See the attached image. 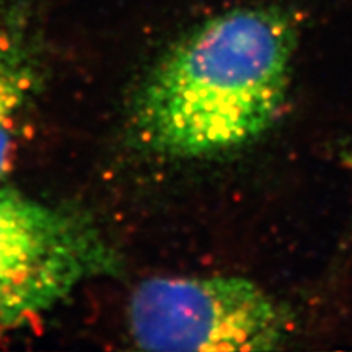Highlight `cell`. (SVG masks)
<instances>
[{
	"instance_id": "1",
	"label": "cell",
	"mask_w": 352,
	"mask_h": 352,
	"mask_svg": "<svg viewBox=\"0 0 352 352\" xmlns=\"http://www.w3.org/2000/svg\"><path fill=\"white\" fill-rule=\"evenodd\" d=\"M297 25L277 6L220 12L178 39L139 88L131 131L145 152L199 160L240 151L274 126Z\"/></svg>"
},
{
	"instance_id": "2",
	"label": "cell",
	"mask_w": 352,
	"mask_h": 352,
	"mask_svg": "<svg viewBox=\"0 0 352 352\" xmlns=\"http://www.w3.org/2000/svg\"><path fill=\"white\" fill-rule=\"evenodd\" d=\"M121 259L87 210L0 186V334L38 323Z\"/></svg>"
},
{
	"instance_id": "3",
	"label": "cell",
	"mask_w": 352,
	"mask_h": 352,
	"mask_svg": "<svg viewBox=\"0 0 352 352\" xmlns=\"http://www.w3.org/2000/svg\"><path fill=\"white\" fill-rule=\"evenodd\" d=\"M127 316L145 351H272L292 331L285 308L240 276L152 277L134 290Z\"/></svg>"
},
{
	"instance_id": "4",
	"label": "cell",
	"mask_w": 352,
	"mask_h": 352,
	"mask_svg": "<svg viewBox=\"0 0 352 352\" xmlns=\"http://www.w3.org/2000/svg\"><path fill=\"white\" fill-rule=\"evenodd\" d=\"M38 78L36 60L25 39L0 32V179L13 165Z\"/></svg>"
}]
</instances>
